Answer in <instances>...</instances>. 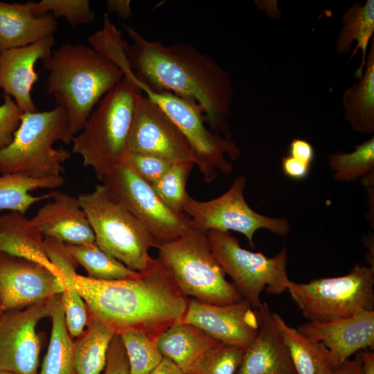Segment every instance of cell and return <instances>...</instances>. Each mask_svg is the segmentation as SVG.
Segmentation results:
<instances>
[{
  "mask_svg": "<svg viewBox=\"0 0 374 374\" xmlns=\"http://www.w3.org/2000/svg\"><path fill=\"white\" fill-rule=\"evenodd\" d=\"M122 26L132 41L126 43L125 54L136 78L153 91L195 100L210 130L231 140L229 118L233 88L229 73L192 45L165 46L145 39L128 25Z\"/></svg>",
  "mask_w": 374,
  "mask_h": 374,
  "instance_id": "obj_1",
  "label": "cell"
},
{
  "mask_svg": "<svg viewBox=\"0 0 374 374\" xmlns=\"http://www.w3.org/2000/svg\"><path fill=\"white\" fill-rule=\"evenodd\" d=\"M74 285L89 317L109 326L116 335L136 330L157 340L183 321L190 301L158 258L135 277L101 280L76 273Z\"/></svg>",
  "mask_w": 374,
  "mask_h": 374,
  "instance_id": "obj_2",
  "label": "cell"
},
{
  "mask_svg": "<svg viewBox=\"0 0 374 374\" xmlns=\"http://www.w3.org/2000/svg\"><path fill=\"white\" fill-rule=\"evenodd\" d=\"M46 91L66 112L70 132H80L94 107L124 76L111 60L84 44H65L42 60Z\"/></svg>",
  "mask_w": 374,
  "mask_h": 374,
  "instance_id": "obj_3",
  "label": "cell"
},
{
  "mask_svg": "<svg viewBox=\"0 0 374 374\" xmlns=\"http://www.w3.org/2000/svg\"><path fill=\"white\" fill-rule=\"evenodd\" d=\"M140 91L123 76L101 98L80 133L72 139V152L82 157L83 166L91 167L100 180L121 163L128 152V139Z\"/></svg>",
  "mask_w": 374,
  "mask_h": 374,
  "instance_id": "obj_4",
  "label": "cell"
},
{
  "mask_svg": "<svg viewBox=\"0 0 374 374\" xmlns=\"http://www.w3.org/2000/svg\"><path fill=\"white\" fill-rule=\"evenodd\" d=\"M65 111L60 106L52 110L24 113L12 141L0 150V174H16L35 179L61 176L62 163L69 151L55 149L60 141L72 142Z\"/></svg>",
  "mask_w": 374,
  "mask_h": 374,
  "instance_id": "obj_5",
  "label": "cell"
},
{
  "mask_svg": "<svg viewBox=\"0 0 374 374\" xmlns=\"http://www.w3.org/2000/svg\"><path fill=\"white\" fill-rule=\"evenodd\" d=\"M158 259L188 297L202 303L229 305L242 299L211 250L207 235L192 229L173 240L154 246Z\"/></svg>",
  "mask_w": 374,
  "mask_h": 374,
  "instance_id": "obj_6",
  "label": "cell"
},
{
  "mask_svg": "<svg viewBox=\"0 0 374 374\" xmlns=\"http://www.w3.org/2000/svg\"><path fill=\"white\" fill-rule=\"evenodd\" d=\"M78 199L103 251L135 271L153 260L149 250L154 240L148 229L109 193L104 184Z\"/></svg>",
  "mask_w": 374,
  "mask_h": 374,
  "instance_id": "obj_7",
  "label": "cell"
},
{
  "mask_svg": "<svg viewBox=\"0 0 374 374\" xmlns=\"http://www.w3.org/2000/svg\"><path fill=\"white\" fill-rule=\"evenodd\" d=\"M287 290L309 322L324 323L350 317L374 310V267L357 264L346 275L305 283L290 280Z\"/></svg>",
  "mask_w": 374,
  "mask_h": 374,
  "instance_id": "obj_8",
  "label": "cell"
},
{
  "mask_svg": "<svg viewBox=\"0 0 374 374\" xmlns=\"http://www.w3.org/2000/svg\"><path fill=\"white\" fill-rule=\"evenodd\" d=\"M125 76L154 103L183 134L191 148L193 162L206 182L214 180L217 170L224 174L232 171L233 166L226 157L234 161L241 154V150L231 140L218 136L206 127L199 104L170 92L153 91L140 82L132 71Z\"/></svg>",
  "mask_w": 374,
  "mask_h": 374,
  "instance_id": "obj_9",
  "label": "cell"
},
{
  "mask_svg": "<svg viewBox=\"0 0 374 374\" xmlns=\"http://www.w3.org/2000/svg\"><path fill=\"white\" fill-rule=\"evenodd\" d=\"M208 244L215 260L225 274L233 280L243 299L258 310L263 290L280 294L287 290L290 279L287 271L285 247L274 257L242 248L238 238L229 232L212 230L207 233Z\"/></svg>",
  "mask_w": 374,
  "mask_h": 374,
  "instance_id": "obj_10",
  "label": "cell"
},
{
  "mask_svg": "<svg viewBox=\"0 0 374 374\" xmlns=\"http://www.w3.org/2000/svg\"><path fill=\"white\" fill-rule=\"evenodd\" d=\"M246 183L244 176L237 177L226 193L209 201H197L190 196L183 212L190 217L192 228L205 233L212 230L238 232L247 238L251 247H255L253 235L259 229L287 235L288 220L265 216L248 205L244 195Z\"/></svg>",
  "mask_w": 374,
  "mask_h": 374,
  "instance_id": "obj_11",
  "label": "cell"
},
{
  "mask_svg": "<svg viewBox=\"0 0 374 374\" xmlns=\"http://www.w3.org/2000/svg\"><path fill=\"white\" fill-rule=\"evenodd\" d=\"M101 180L114 197L148 229L153 247L193 229L187 215L168 208L152 186L125 163L115 166Z\"/></svg>",
  "mask_w": 374,
  "mask_h": 374,
  "instance_id": "obj_12",
  "label": "cell"
},
{
  "mask_svg": "<svg viewBox=\"0 0 374 374\" xmlns=\"http://www.w3.org/2000/svg\"><path fill=\"white\" fill-rule=\"evenodd\" d=\"M64 291L63 279L38 262L0 251V308L20 310Z\"/></svg>",
  "mask_w": 374,
  "mask_h": 374,
  "instance_id": "obj_13",
  "label": "cell"
},
{
  "mask_svg": "<svg viewBox=\"0 0 374 374\" xmlns=\"http://www.w3.org/2000/svg\"><path fill=\"white\" fill-rule=\"evenodd\" d=\"M48 301L1 314L0 371L37 373L41 344L36 328L41 319L50 317Z\"/></svg>",
  "mask_w": 374,
  "mask_h": 374,
  "instance_id": "obj_14",
  "label": "cell"
},
{
  "mask_svg": "<svg viewBox=\"0 0 374 374\" xmlns=\"http://www.w3.org/2000/svg\"><path fill=\"white\" fill-rule=\"evenodd\" d=\"M127 149L129 152L154 155L173 161H193L191 148L185 136L141 91L136 98Z\"/></svg>",
  "mask_w": 374,
  "mask_h": 374,
  "instance_id": "obj_15",
  "label": "cell"
},
{
  "mask_svg": "<svg viewBox=\"0 0 374 374\" xmlns=\"http://www.w3.org/2000/svg\"><path fill=\"white\" fill-rule=\"evenodd\" d=\"M183 321L202 329L220 343L244 350L253 341L259 328L258 310L244 299L222 305L190 299Z\"/></svg>",
  "mask_w": 374,
  "mask_h": 374,
  "instance_id": "obj_16",
  "label": "cell"
},
{
  "mask_svg": "<svg viewBox=\"0 0 374 374\" xmlns=\"http://www.w3.org/2000/svg\"><path fill=\"white\" fill-rule=\"evenodd\" d=\"M296 329L322 343L335 368L359 351L374 348V310L324 323L306 322Z\"/></svg>",
  "mask_w": 374,
  "mask_h": 374,
  "instance_id": "obj_17",
  "label": "cell"
},
{
  "mask_svg": "<svg viewBox=\"0 0 374 374\" xmlns=\"http://www.w3.org/2000/svg\"><path fill=\"white\" fill-rule=\"evenodd\" d=\"M54 44L51 36L0 53V89L13 98L24 113L38 111L31 96L33 87L38 80L35 65L51 53Z\"/></svg>",
  "mask_w": 374,
  "mask_h": 374,
  "instance_id": "obj_18",
  "label": "cell"
},
{
  "mask_svg": "<svg viewBox=\"0 0 374 374\" xmlns=\"http://www.w3.org/2000/svg\"><path fill=\"white\" fill-rule=\"evenodd\" d=\"M257 310L259 316L258 333L244 350L235 374H296L267 303L262 302Z\"/></svg>",
  "mask_w": 374,
  "mask_h": 374,
  "instance_id": "obj_19",
  "label": "cell"
},
{
  "mask_svg": "<svg viewBox=\"0 0 374 374\" xmlns=\"http://www.w3.org/2000/svg\"><path fill=\"white\" fill-rule=\"evenodd\" d=\"M51 198L30 219L42 235L69 244L95 242L93 231L78 197L54 191Z\"/></svg>",
  "mask_w": 374,
  "mask_h": 374,
  "instance_id": "obj_20",
  "label": "cell"
},
{
  "mask_svg": "<svg viewBox=\"0 0 374 374\" xmlns=\"http://www.w3.org/2000/svg\"><path fill=\"white\" fill-rule=\"evenodd\" d=\"M34 3L0 1V53L53 36L57 27L56 19L51 14L35 15Z\"/></svg>",
  "mask_w": 374,
  "mask_h": 374,
  "instance_id": "obj_21",
  "label": "cell"
},
{
  "mask_svg": "<svg viewBox=\"0 0 374 374\" xmlns=\"http://www.w3.org/2000/svg\"><path fill=\"white\" fill-rule=\"evenodd\" d=\"M219 343L202 329L184 321L172 325L157 339L162 355L186 374L190 373L202 357Z\"/></svg>",
  "mask_w": 374,
  "mask_h": 374,
  "instance_id": "obj_22",
  "label": "cell"
},
{
  "mask_svg": "<svg viewBox=\"0 0 374 374\" xmlns=\"http://www.w3.org/2000/svg\"><path fill=\"white\" fill-rule=\"evenodd\" d=\"M44 240L25 215L17 211L0 215V251L42 263L62 278L46 253Z\"/></svg>",
  "mask_w": 374,
  "mask_h": 374,
  "instance_id": "obj_23",
  "label": "cell"
},
{
  "mask_svg": "<svg viewBox=\"0 0 374 374\" xmlns=\"http://www.w3.org/2000/svg\"><path fill=\"white\" fill-rule=\"evenodd\" d=\"M46 253L63 278L62 299L64 307L65 321L71 337H78L89 321L87 307L75 288L74 276L77 263L69 253L65 243L53 238L44 240Z\"/></svg>",
  "mask_w": 374,
  "mask_h": 374,
  "instance_id": "obj_24",
  "label": "cell"
},
{
  "mask_svg": "<svg viewBox=\"0 0 374 374\" xmlns=\"http://www.w3.org/2000/svg\"><path fill=\"white\" fill-rule=\"evenodd\" d=\"M276 327L288 349L296 374H332L336 368L330 353L321 342L306 337L272 312Z\"/></svg>",
  "mask_w": 374,
  "mask_h": 374,
  "instance_id": "obj_25",
  "label": "cell"
},
{
  "mask_svg": "<svg viewBox=\"0 0 374 374\" xmlns=\"http://www.w3.org/2000/svg\"><path fill=\"white\" fill-rule=\"evenodd\" d=\"M359 80L344 91L342 106L346 119L355 132H374V37Z\"/></svg>",
  "mask_w": 374,
  "mask_h": 374,
  "instance_id": "obj_26",
  "label": "cell"
},
{
  "mask_svg": "<svg viewBox=\"0 0 374 374\" xmlns=\"http://www.w3.org/2000/svg\"><path fill=\"white\" fill-rule=\"evenodd\" d=\"M51 332L47 352L37 374H77L74 360V342L65 321L62 293L48 301Z\"/></svg>",
  "mask_w": 374,
  "mask_h": 374,
  "instance_id": "obj_27",
  "label": "cell"
},
{
  "mask_svg": "<svg viewBox=\"0 0 374 374\" xmlns=\"http://www.w3.org/2000/svg\"><path fill=\"white\" fill-rule=\"evenodd\" d=\"M374 33V0H367L364 4L354 3L343 14L341 28L336 42V51L341 55L346 54L354 41L357 46L350 59L358 50L362 52V61L355 73L359 79L364 71L367 55V48Z\"/></svg>",
  "mask_w": 374,
  "mask_h": 374,
  "instance_id": "obj_28",
  "label": "cell"
},
{
  "mask_svg": "<svg viewBox=\"0 0 374 374\" xmlns=\"http://www.w3.org/2000/svg\"><path fill=\"white\" fill-rule=\"evenodd\" d=\"M115 332L105 323L89 317L86 331L74 342L77 374H100L105 369Z\"/></svg>",
  "mask_w": 374,
  "mask_h": 374,
  "instance_id": "obj_29",
  "label": "cell"
},
{
  "mask_svg": "<svg viewBox=\"0 0 374 374\" xmlns=\"http://www.w3.org/2000/svg\"><path fill=\"white\" fill-rule=\"evenodd\" d=\"M64 182L62 176L35 179L16 174L0 175V211L8 210L23 215L37 202L50 198L53 192L34 196L31 191L39 188H55Z\"/></svg>",
  "mask_w": 374,
  "mask_h": 374,
  "instance_id": "obj_30",
  "label": "cell"
},
{
  "mask_svg": "<svg viewBox=\"0 0 374 374\" xmlns=\"http://www.w3.org/2000/svg\"><path fill=\"white\" fill-rule=\"evenodd\" d=\"M65 245L73 259L85 269L87 277L90 278L101 280H121L135 277L139 274L102 250L96 242Z\"/></svg>",
  "mask_w": 374,
  "mask_h": 374,
  "instance_id": "obj_31",
  "label": "cell"
},
{
  "mask_svg": "<svg viewBox=\"0 0 374 374\" xmlns=\"http://www.w3.org/2000/svg\"><path fill=\"white\" fill-rule=\"evenodd\" d=\"M329 166L338 181L350 182L374 172V137L349 153L335 152L328 157Z\"/></svg>",
  "mask_w": 374,
  "mask_h": 374,
  "instance_id": "obj_32",
  "label": "cell"
},
{
  "mask_svg": "<svg viewBox=\"0 0 374 374\" xmlns=\"http://www.w3.org/2000/svg\"><path fill=\"white\" fill-rule=\"evenodd\" d=\"M127 357L130 374H150L163 356L157 340L136 330H125L118 334Z\"/></svg>",
  "mask_w": 374,
  "mask_h": 374,
  "instance_id": "obj_33",
  "label": "cell"
},
{
  "mask_svg": "<svg viewBox=\"0 0 374 374\" xmlns=\"http://www.w3.org/2000/svg\"><path fill=\"white\" fill-rule=\"evenodd\" d=\"M195 166L193 161H178L152 186V189L171 211L184 213V207L190 195L186 186L189 173Z\"/></svg>",
  "mask_w": 374,
  "mask_h": 374,
  "instance_id": "obj_34",
  "label": "cell"
},
{
  "mask_svg": "<svg viewBox=\"0 0 374 374\" xmlns=\"http://www.w3.org/2000/svg\"><path fill=\"white\" fill-rule=\"evenodd\" d=\"M33 12L37 16L51 14L55 19L64 17L71 26L89 24L96 16L89 0H42L34 3Z\"/></svg>",
  "mask_w": 374,
  "mask_h": 374,
  "instance_id": "obj_35",
  "label": "cell"
},
{
  "mask_svg": "<svg viewBox=\"0 0 374 374\" xmlns=\"http://www.w3.org/2000/svg\"><path fill=\"white\" fill-rule=\"evenodd\" d=\"M243 353L239 347L219 343L202 357L190 373L235 374Z\"/></svg>",
  "mask_w": 374,
  "mask_h": 374,
  "instance_id": "obj_36",
  "label": "cell"
},
{
  "mask_svg": "<svg viewBox=\"0 0 374 374\" xmlns=\"http://www.w3.org/2000/svg\"><path fill=\"white\" fill-rule=\"evenodd\" d=\"M174 162L154 155L129 152L122 161L150 186L155 184Z\"/></svg>",
  "mask_w": 374,
  "mask_h": 374,
  "instance_id": "obj_37",
  "label": "cell"
},
{
  "mask_svg": "<svg viewBox=\"0 0 374 374\" xmlns=\"http://www.w3.org/2000/svg\"><path fill=\"white\" fill-rule=\"evenodd\" d=\"M23 114L13 98L3 94V101L0 105V150L12 141Z\"/></svg>",
  "mask_w": 374,
  "mask_h": 374,
  "instance_id": "obj_38",
  "label": "cell"
},
{
  "mask_svg": "<svg viewBox=\"0 0 374 374\" xmlns=\"http://www.w3.org/2000/svg\"><path fill=\"white\" fill-rule=\"evenodd\" d=\"M104 374H130L127 357L118 335L110 343Z\"/></svg>",
  "mask_w": 374,
  "mask_h": 374,
  "instance_id": "obj_39",
  "label": "cell"
},
{
  "mask_svg": "<svg viewBox=\"0 0 374 374\" xmlns=\"http://www.w3.org/2000/svg\"><path fill=\"white\" fill-rule=\"evenodd\" d=\"M281 168L283 172L287 177L294 180H302L308 176L311 166L287 154L281 159Z\"/></svg>",
  "mask_w": 374,
  "mask_h": 374,
  "instance_id": "obj_40",
  "label": "cell"
},
{
  "mask_svg": "<svg viewBox=\"0 0 374 374\" xmlns=\"http://www.w3.org/2000/svg\"><path fill=\"white\" fill-rule=\"evenodd\" d=\"M288 152L290 157L310 166L315 156L314 149L312 144L302 139H294L290 143Z\"/></svg>",
  "mask_w": 374,
  "mask_h": 374,
  "instance_id": "obj_41",
  "label": "cell"
},
{
  "mask_svg": "<svg viewBox=\"0 0 374 374\" xmlns=\"http://www.w3.org/2000/svg\"><path fill=\"white\" fill-rule=\"evenodd\" d=\"M332 374H363L361 350L338 366Z\"/></svg>",
  "mask_w": 374,
  "mask_h": 374,
  "instance_id": "obj_42",
  "label": "cell"
},
{
  "mask_svg": "<svg viewBox=\"0 0 374 374\" xmlns=\"http://www.w3.org/2000/svg\"><path fill=\"white\" fill-rule=\"evenodd\" d=\"M131 3L130 0H108L107 10L123 19H127L132 17Z\"/></svg>",
  "mask_w": 374,
  "mask_h": 374,
  "instance_id": "obj_43",
  "label": "cell"
},
{
  "mask_svg": "<svg viewBox=\"0 0 374 374\" xmlns=\"http://www.w3.org/2000/svg\"><path fill=\"white\" fill-rule=\"evenodd\" d=\"M150 374H186L172 361L163 357Z\"/></svg>",
  "mask_w": 374,
  "mask_h": 374,
  "instance_id": "obj_44",
  "label": "cell"
},
{
  "mask_svg": "<svg viewBox=\"0 0 374 374\" xmlns=\"http://www.w3.org/2000/svg\"><path fill=\"white\" fill-rule=\"evenodd\" d=\"M363 374H374V353L370 350H361Z\"/></svg>",
  "mask_w": 374,
  "mask_h": 374,
  "instance_id": "obj_45",
  "label": "cell"
},
{
  "mask_svg": "<svg viewBox=\"0 0 374 374\" xmlns=\"http://www.w3.org/2000/svg\"><path fill=\"white\" fill-rule=\"evenodd\" d=\"M0 374H15L10 372L0 371Z\"/></svg>",
  "mask_w": 374,
  "mask_h": 374,
  "instance_id": "obj_46",
  "label": "cell"
},
{
  "mask_svg": "<svg viewBox=\"0 0 374 374\" xmlns=\"http://www.w3.org/2000/svg\"><path fill=\"white\" fill-rule=\"evenodd\" d=\"M2 313H3V311L1 310V309L0 308V316L1 315Z\"/></svg>",
  "mask_w": 374,
  "mask_h": 374,
  "instance_id": "obj_47",
  "label": "cell"
},
{
  "mask_svg": "<svg viewBox=\"0 0 374 374\" xmlns=\"http://www.w3.org/2000/svg\"><path fill=\"white\" fill-rule=\"evenodd\" d=\"M188 374H194V373H188Z\"/></svg>",
  "mask_w": 374,
  "mask_h": 374,
  "instance_id": "obj_48",
  "label": "cell"
}]
</instances>
